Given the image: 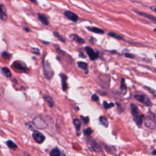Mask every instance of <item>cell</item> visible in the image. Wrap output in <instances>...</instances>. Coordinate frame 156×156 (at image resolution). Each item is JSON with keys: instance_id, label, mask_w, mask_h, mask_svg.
<instances>
[{"instance_id": "obj_9", "label": "cell", "mask_w": 156, "mask_h": 156, "mask_svg": "<svg viewBox=\"0 0 156 156\" xmlns=\"http://www.w3.org/2000/svg\"><path fill=\"white\" fill-rule=\"evenodd\" d=\"M87 143L88 145H90V147L96 152H100L102 151V149H101V146L93 140L88 138Z\"/></svg>"}, {"instance_id": "obj_28", "label": "cell", "mask_w": 156, "mask_h": 156, "mask_svg": "<svg viewBox=\"0 0 156 156\" xmlns=\"http://www.w3.org/2000/svg\"><path fill=\"white\" fill-rule=\"evenodd\" d=\"M2 56L4 59H5L7 60H9L10 59V57H11V54L10 53L5 51V52H3L2 53Z\"/></svg>"}, {"instance_id": "obj_11", "label": "cell", "mask_w": 156, "mask_h": 156, "mask_svg": "<svg viewBox=\"0 0 156 156\" xmlns=\"http://www.w3.org/2000/svg\"><path fill=\"white\" fill-rule=\"evenodd\" d=\"M134 12L137 14L139 16H142L143 18H147L151 21H152V22H154V23L156 24V17L154 16H152L150 14H148L147 13H145V12H140V11H136V10H134Z\"/></svg>"}, {"instance_id": "obj_18", "label": "cell", "mask_w": 156, "mask_h": 156, "mask_svg": "<svg viewBox=\"0 0 156 156\" xmlns=\"http://www.w3.org/2000/svg\"><path fill=\"white\" fill-rule=\"evenodd\" d=\"M38 17L39 20H40V21L44 25L48 26L49 24V21L46 15H44V14H42V13H38Z\"/></svg>"}, {"instance_id": "obj_24", "label": "cell", "mask_w": 156, "mask_h": 156, "mask_svg": "<svg viewBox=\"0 0 156 156\" xmlns=\"http://www.w3.org/2000/svg\"><path fill=\"white\" fill-rule=\"evenodd\" d=\"M49 155H50V156H62L61 152L57 147L52 149Z\"/></svg>"}, {"instance_id": "obj_31", "label": "cell", "mask_w": 156, "mask_h": 156, "mask_svg": "<svg viewBox=\"0 0 156 156\" xmlns=\"http://www.w3.org/2000/svg\"><path fill=\"white\" fill-rule=\"evenodd\" d=\"M80 118L82 119V120L83 121V122L85 124H87L89 122V118L88 116H83L81 115Z\"/></svg>"}, {"instance_id": "obj_29", "label": "cell", "mask_w": 156, "mask_h": 156, "mask_svg": "<svg viewBox=\"0 0 156 156\" xmlns=\"http://www.w3.org/2000/svg\"><path fill=\"white\" fill-rule=\"evenodd\" d=\"M92 132H93V130H92V129H91L90 127H88V128L84 130V131H83L84 134H85V135H87V136L90 135L92 133Z\"/></svg>"}, {"instance_id": "obj_37", "label": "cell", "mask_w": 156, "mask_h": 156, "mask_svg": "<svg viewBox=\"0 0 156 156\" xmlns=\"http://www.w3.org/2000/svg\"><path fill=\"white\" fill-rule=\"evenodd\" d=\"M79 56L80 57H82V58H85V56L83 55V54L82 52H80L79 54Z\"/></svg>"}, {"instance_id": "obj_1", "label": "cell", "mask_w": 156, "mask_h": 156, "mask_svg": "<svg viewBox=\"0 0 156 156\" xmlns=\"http://www.w3.org/2000/svg\"><path fill=\"white\" fill-rule=\"evenodd\" d=\"M131 112L133 118V120L138 127H141L143 123V119L144 117V115H140V112L136 105L133 104H130Z\"/></svg>"}, {"instance_id": "obj_13", "label": "cell", "mask_w": 156, "mask_h": 156, "mask_svg": "<svg viewBox=\"0 0 156 156\" xmlns=\"http://www.w3.org/2000/svg\"><path fill=\"white\" fill-rule=\"evenodd\" d=\"M0 18L4 21H6L7 19L6 7L3 4H0Z\"/></svg>"}, {"instance_id": "obj_26", "label": "cell", "mask_w": 156, "mask_h": 156, "mask_svg": "<svg viewBox=\"0 0 156 156\" xmlns=\"http://www.w3.org/2000/svg\"><path fill=\"white\" fill-rule=\"evenodd\" d=\"M115 105V104L113 103V102H110V103H108L107 101H104L103 102V107L105 109H108V108H112L113 107V106Z\"/></svg>"}, {"instance_id": "obj_30", "label": "cell", "mask_w": 156, "mask_h": 156, "mask_svg": "<svg viewBox=\"0 0 156 156\" xmlns=\"http://www.w3.org/2000/svg\"><path fill=\"white\" fill-rule=\"evenodd\" d=\"M144 88H146L150 93H151L154 96H156V90H154V89L151 88V87H144Z\"/></svg>"}, {"instance_id": "obj_25", "label": "cell", "mask_w": 156, "mask_h": 156, "mask_svg": "<svg viewBox=\"0 0 156 156\" xmlns=\"http://www.w3.org/2000/svg\"><path fill=\"white\" fill-rule=\"evenodd\" d=\"M44 98L46 101V102L48 103V105L50 107H52L54 106V101L52 99V98L49 96H47V95H44Z\"/></svg>"}, {"instance_id": "obj_12", "label": "cell", "mask_w": 156, "mask_h": 156, "mask_svg": "<svg viewBox=\"0 0 156 156\" xmlns=\"http://www.w3.org/2000/svg\"><path fill=\"white\" fill-rule=\"evenodd\" d=\"M59 76L61 79V83H62V88L63 91H66L68 89V84H67V76L63 73H60Z\"/></svg>"}, {"instance_id": "obj_10", "label": "cell", "mask_w": 156, "mask_h": 156, "mask_svg": "<svg viewBox=\"0 0 156 156\" xmlns=\"http://www.w3.org/2000/svg\"><path fill=\"white\" fill-rule=\"evenodd\" d=\"M64 15L69 20H71V21L74 22V23H76L77 22L78 20H79V17L78 16L74 13V12L69 11V10H66L64 12Z\"/></svg>"}, {"instance_id": "obj_42", "label": "cell", "mask_w": 156, "mask_h": 156, "mask_svg": "<svg viewBox=\"0 0 156 156\" xmlns=\"http://www.w3.org/2000/svg\"><path fill=\"white\" fill-rule=\"evenodd\" d=\"M155 59H156V54L155 55Z\"/></svg>"}, {"instance_id": "obj_16", "label": "cell", "mask_w": 156, "mask_h": 156, "mask_svg": "<svg viewBox=\"0 0 156 156\" xmlns=\"http://www.w3.org/2000/svg\"><path fill=\"white\" fill-rule=\"evenodd\" d=\"M86 28L92 32H94V33H96V34H103L104 33V30L102 29H100V28H98V27H88V26H87Z\"/></svg>"}, {"instance_id": "obj_20", "label": "cell", "mask_w": 156, "mask_h": 156, "mask_svg": "<svg viewBox=\"0 0 156 156\" xmlns=\"http://www.w3.org/2000/svg\"><path fill=\"white\" fill-rule=\"evenodd\" d=\"M1 74L6 77H10L12 76V73L10 69L7 67L2 68L1 69Z\"/></svg>"}, {"instance_id": "obj_36", "label": "cell", "mask_w": 156, "mask_h": 156, "mask_svg": "<svg viewBox=\"0 0 156 156\" xmlns=\"http://www.w3.org/2000/svg\"><path fill=\"white\" fill-rule=\"evenodd\" d=\"M24 30L25 31H26V32H30V28H29V27H24Z\"/></svg>"}, {"instance_id": "obj_19", "label": "cell", "mask_w": 156, "mask_h": 156, "mask_svg": "<svg viewBox=\"0 0 156 156\" xmlns=\"http://www.w3.org/2000/svg\"><path fill=\"white\" fill-rule=\"evenodd\" d=\"M77 66L79 68L84 70L85 73L86 74L88 73V64H87V63L84 62H78L77 63Z\"/></svg>"}, {"instance_id": "obj_14", "label": "cell", "mask_w": 156, "mask_h": 156, "mask_svg": "<svg viewBox=\"0 0 156 156\" xmlns=\"http://www.w3.org/2000/svg\"><path fill=\"white\" fill-rule=\"evenodd\" d=\"M69 38H71V40L75 41L77 43H79V44H83V43H85V40L82 38H81L80 37H79L78 35H77L76 34H70L69 35Z\"/></svg>"}, {"instance_id": "obj_41", "label": "cell", "mask_w": 156, "mask_h": 156, "mask_svg": "<svg viewBox=\"0 0 156 156\" xmlns=\"http://www.w3.org/2000/svg\"><path fill=\"white\" fill-rule=\"evenodd\" d=\"M43 43H47V44L49 43V42H46V41H43Z\"/></svg>"}, {"instance_id": "obj_4", "label": "cell", "mask_w": 156, "mask_h": 156, "mask_svg": "<svg viewBox=\"0 0 156 156\" xmlns=\"http://www.w3.org/2000/svg\"><path fill=\"white\" fill-rule=\"evenodd\" d=\"M33 124L34 126L38 129H44L48 127V124L45 121L39 116L34 118L33 119Z\"/></svg>"}, {"instance_id": "obj_23", "label": "cell", "mask_w": 156, "mask_h": 156, "mask_svg": "<svg viewBox=\"0 0 156 156\" xmlns=\"http://www.w3.org/2000/svg\"><path fill=\"white\" fill-rule=\"evenodd\" d=\"M99 122L100 124L103 126L104 127H107L108 126V120L107 119L104 117V116H100L99 118Z\"/></svg>"}, {"instance_id": "obj_34", "label": "cell", "mask_w": 156, "mask_h": 156, "mask_svg": "<svg viewBox=\"0 0 156 156\" xmlns=\"http://www.w3.org/2000/svg\"><path fill=\"white\" fill-rule=\"evenodd\" d=\"M91 99L92 100H93L94 101H98L99 100V97L96 94H93L91 96Z\"/></svg>"}, {"instance_id": "obj_32", "label": "cell", "mask_w": 156, "mask_h": 156, "mask_svg": "<svg viewBox=\"0 0 156 156\" xmlns=\"http://www.w3.org/2000/svg\"><path fill=\"white\" fill-rule=\"evenodd\" d=\"M31 52L37 55H40V50L38 48H32Z\"/></svg>"}, {"instance_id": "obj_15", "label": "cell", "mask_w": 156, "mask_h": 156, "mask_svg": "<svg viewBox=\"0 0 156 156\" xmlns=\"http://www.w3.org/2000/svg\"><path fill=\"white\" fill-rule=\"evenodd\" d=\"M73 124L75 127V129H76V133H77V135L79 136L80 133V127H81V123H80V121L79 119H73Z\"/></svg>"}, {"instance_id": "obj_17", "label": "cell", "mask_w": 156, "mask_h": 156, "mask_svg": "<svg viewBox=\"0 0 156 156\" xmlns=\"http://www.w3.org/2000/svg\"><path fill=\"white\" fill-rule=\"evenodd\" d=\"M127 86L125 83V79L124 78L121 79V83H120V90H121V93L123 95H125L127 93Z\"/></svg>"}, {"instance_id": "obj_2", "label": "cell", "mask_w": 156, "mask_h": 156, "mask_svg": "<svg viewBox=\"0 0 156 156\" xmlns=\"http://www.w3.org/2000/svg\"><path fill=\"white\" fill-rule=\"evenodd\" d=\"M144 122L145 126L151 129H154L156 127V122L155 121L154 115L151 112H149V115L148 113V115L144 118Z\"/></svg>"}, {"instance_id": "obj_39", "label": "cell", "mask_w": 156, "mask_h": 156, "mask_svg": "<svg viewBox=\"0 0 156 156\" xmlns=\"http://www.w3.org/2000/svg\"><path fill=\"white\" fill-rule=\"evenodd\" d=\"M31 2H34V3H35V4H38V2H37V0H30Z\"/></svg>"}, {"instance_id": "obj_7", "label": "cell", "mask_w": 156, "mask_h": 156, "mask_svg": "<svg viewBox=\"0 0 156 156\" xmlns=\"http://www.w3.org/2000/svg\"><path fill=\"white\" fill-rule=\"evenodd\" d=\"M32 137L35 141L38 144H41L45 140V136L42 133L37 130L33 132Z\"/></svg>"}, {"instance_id": "obj_33", "label": "cell", "mask_w": 156, "mask_h": 156, "mask_svg": "<svg viewBox=\"0 0 156 156\" xmlns=\"http://www.w3.org/2000/svg\"><path fill=\"white\" fill-rule=\"evenodd\" d=\"M124 56L127 58H133L135 56L133 54H130V53H125L124 54Z\"/></svg>"}, {"instance_id": "obj_35", "label": "cell", "mask_w": 156, "mask_h": 156, "mask_svg": "<svg viewBox=\"0 0 156 156\" xmlns=\"http://www.w3.org/2000/svg\"><path fill=\"white\" fill-rule=\"evenodd\" d=\"M150 9H151V10H152L153 12H156V7H154V6H151V7H150Z\"/></svg>"}, {"instance_id": "obj_3", "label": "cell", "mask_w": 156, "mask_h": 156, "mask_svg": "<svg viewBox=\"0 0 156 156\" xmlns=\"http://www.w3.org/2000/svg\"><path fill=\"white\" fill-rule=\"evenodd\" d=\"M43 73H44L45 77L48 80L51 79L52 78V77L53 76L54 73L50 64L48 62L44 63V62L43 61Z\"/></svg>"}, {"instance_id": "obj_22", "label": "cell", "mask_w": 156, "mask_h": 156, "mask_svg": "<svg viewBox=\"0 0 156 156\" xmlns=\"http://www.w3.org/2000/svg\"><path fill=\"white\" fill-rule=\"evenodd\" d=\"M5 143H6V144H7V147H8L9 149H10L15 150V149H16L18 147L17 145H16L13 141H12V140H10L6 141Z\"/></svg>"}, {"instance_id": "obj_8", "label": "cell", "mask_w": 156, "mask_h": 156, "mask_svg": "<svg viewBox=\"0 0 156 156\" xmlns=\"http://www.w3.org/2000/svg\"><path fill=\"white\" fill-rule=\"evenodd\" d=\"M134 97L137 101L145 104L147 106H149L151 104L149 99L145 94H135Z\"/></svg>"}, {"instance_id": "obj_6", "label": "cell", "mask_w": 156, "mask_h": 156, "mask_svg": "<svg viewBox=\"0 0 156 156\" xmlns=\"http://www.w3.org/2000/svg\"><path fill=\"white\" fill-rule=\"evenodd\" d=\"M12 68L21 72H26L27 68L26 64L21 61H16L12 65Z\"/></svg>"}, {"instance_id": "obj_40", "label": "cell", "mask_w": 156, "mask_h": 156, "mask_svg": "<svg viewBox=\"0 0 156 156\" xmlns=\"http://www.w3.org/2000/svg\"><path fill=\"white\" fill-rule=\"evenodd\" d=\"M25 155H26V156H30V154H29L28 153H26V154H25Z\"/></svg>"}, {"instance_id": "obj_38", "label": "cell", "mask_w": 156, "mask_h": 156, "mask_svg": "<svg viewBox=\"0 0 156 156\" xmlns=\"http://www.w3.org/2000/svg\"><path fill=\"white\" fill-rule=\"evenodd\" d=\"M152 155H156V149H154V150L152 151Z\"/></svg>"}, {"instance_id": "obj_27", "label": "cell", "mask_w": 156, "mask_h": 156, "mask_svg": "<svg viewBox=\"0 0 156 156\" xmlns=\"http://www.w3.org/2000/svg\"><path fill=\"white\" fill-rule=\"evenodd\" d=\"M54 36L55 37H56L57 38H58L60 41H62V42H63V43H65V40L63 38V37H62L61 35H60V34L58 32H56V31H55V32H54Z\"/></svg>"}, {"instance_id": "obj_5", "label": "cell", "mask_w": 156, "mask_h": 156, "mask_svg": "<svg viewBox=\"0 0 156 156\" xmlns=\"http://www.w3.org/2000/svg\"><path fill=\"white\" fill-rule=\"evenodd\" d=\"M85 50L91 60L93 61L98 58V57L99 56L98 52L94 51L91 47H90L89 46H86L85 47Z\"/></svg>"}, {"instance_id": "obj_21", "label": "cell", "mask_w": 156, "mask_h": 156, "mask_svg": "<svg viewBox=\"0 0 156 156\" xmlns=\"http://www.w3.org/2000/svg\"><path fill=\"white\" fill-rule=\"evenodd\" d=\"M108 35L111 37H113V38H115L116 39H118V40H124V37L121 35L120 34H116L114 32H110L108 33Z\"/></svg>"}]
</instances>
